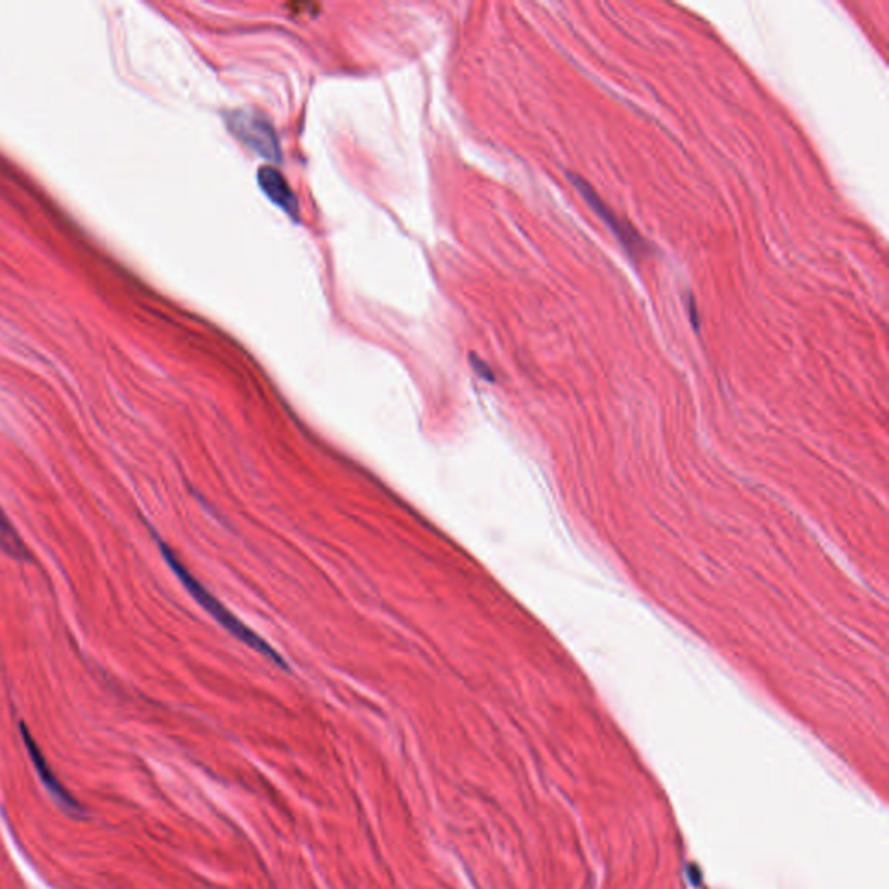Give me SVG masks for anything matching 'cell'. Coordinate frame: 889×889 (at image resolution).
<instances>
[{
    "label": "cell",
    "instance_id": "cell-3",
    "mask_svg": "<svg viewBox=\"0 0 889 889\" xmlns=\"http://www.w3.org/2000/svg\"><path fill=\"white\" fill-rule=\"evenodd\" d=\"M228 127L240 141L268 160H280V145L270 120L259 112L238 110L228 115Z\"/></svg>",
    "mask_w": 889,
    "mask_h": 889
},
{
    "label": "cell",
    "instance_id": "cell-5",
    "mask_svg": "<svg viewBox=\"0 0 889 889\" xmlns=\"http://www.w3.org/2000/svg\"><path fill=\"white\" fill-rule=\"evenodd\" d=\"M257 179H259V185L263 188L264 193H266L278 207H282L284 211L289 212L292 218H296L297 207H299V204H297L294 193L290 190L289 183H287L284 176H282V172L277 171L275 167H263V169L259 171V174H257Z\"/></svg>",
    "mask_w": 889,
    "mask_h": 889
},
{
    "label": "cell",
    "instance_id": "cell-6",
    "mask_svg": "<svg viewBox=\"0 0 889 889\" xmlns=\"http://www.w3.org/2000/svg\"><path fill=\"white\" fill-rule=\"evenodd\" d=\"M0 551L14 560L27 561L30 558L27 544L20 532L14 528L9 516L0 508Z\"/></svg>",
    "mask_w": 889,
    "mask_h": 889
},
{
    "label": "cell",
    "instance_id": "cell-2",
    "mask_svg": "<svg viewBox=\"0 0 889 889\" xmlns=\"http://www.w3.org/2000/svg\"><path fill=\"white\" fill-rule=\"evenodd\" d=\"M567 176L568 179L572 181V185L575 186L580 195H582V198L589 204V207H591V209L600 216L601 221L610 228V231H612L615 238L619 240L622 247L626 249L629 256L634 259V257L650 254V245L646 244L645 238L641 237L631 224L624 221V219H620L619 216H617V214L603 202V198L594 191L593 186L589 185L586 179L580 178V176L573 174V172H568Z\"/></svg>",
    "mask_w": 889,
    "mask_h": 889
},
{
    "label": "cell",
    "instance_id": "cell-7",
    "mask_svg": "<svg viewBox=\"0 0 889 889\" xmlns=\"http://www.w3.org/2000/svg\"><path fill=\"white\" fill-rule=\"evenodd\" d=\"M688 311H690L693 329L699 330V311H697V303H695L693 296L688 297Z\"/></svg>",
    "mask_w": 889,
    "mask_h": 889
},
{
    "label": "cell",
    "instance_id": "cell-4",
    "mask_svg": "<svg viewBox=\"0 0 889 889\" xmlns=\"http://www.w3.org/2000/svg\"><path fill=\"white\" fill-rule=\"evenodd\" d=\"M21 735H23V742L27 745L28 756L32 758L33 766H35V770L39 773L40 782L44 784L47 792H49V794L54 797V801H58V803L61 804V808H65L66 811H80L79 803H77V801L65 791V787L60 784V780L56 778L53 770H51V766L47 764L44 754H42V751H40L37 744H35V740H33L32 735H30L27 726L21 725Z\"/></svg>",
    "mask_w": 889,
    "mask_h": 889
},
{
    "label": "cell",
    "instance_id": "cell-1",
    "mask_svg": "<svg viewBox=\"0 0 889 889\" xmlns=\"http://www.w3.org/2000/svg\"><path fill=\"white\" fill-rule=\"evenodd\" d=\"M159 549L162 556H164L165 563L171 567L172 572L178 575V579L181 580V584L186 587V591L193 596V600L197 601L198 605L204 608L205 612L211 615L212 619L218 620L219 624L226 629V631H230V634H233L235 638L240 639L242 643L252 648V650H256L257 653H261L264 657H268L271 662H275L277 666L285 667V662L282 660V657L278 655L273 648H271L264 639L259 638L252 629L242 624L240 620L233 615V613L228 610V608H224L223 603L221 601L216 600L214 596H212L207 589H205L200 582H198L190 572H188V568L178 560V556L172 553V549L165 546L162 540H159Z\"/></svg>",
    "mask_w": 889,
    "mask_h": 889
}]
</instances>
